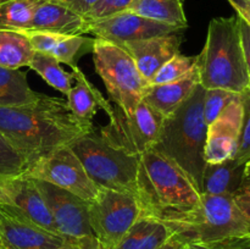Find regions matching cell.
<instances>
[{"instance_id": "cell-1", "label": "cell", "mask_w": 250, "mask_h": 249, "mask_svg": "<svg viewBox=\"0 0 250 249\" xmlns=\"http://www.w3.org/2000/svg\"><path fill=\"white\" fill-rule=\"evenodd\" d=\"M94 129L75 116L67 100L39 93L29 104L0 107V133L26 160L27 166L70 146Z\"/></svg>"}, {"instance_id": "cell-2", "label": "cell", "mask_w": 250, "mask_h": 249, "mask_svg": "<svg viewBox=\"0 0 250 249\" xmlns=\"http://www.w3.org/2000/svg\"><path fill=\"white\" fill-rule=\"evenodd\" d=\"M137 199L142 215L164 224L186 221L200 207V193L189 176L153 149L139 156Z\"/></svg>"}, {"instance_id": "cell-3", "label": "cell", "mask_w": 250, "mask_h": 249, "mask_svg": "<svg viewBox=\"0 0 250 249\" xmlns=\"http://www.w3.org/2000/svg\"><path fill=\"white\" fill-rule=\"evenodd\" d=\"M205 88L198 84L188 99L165 117L151 149L177 164L202 190L208 124L204 117Z\"/></svg>"}, {"instance_id": "cell-4", "label": "cell", "mask_w": 250, "mask_h": 249, "mask_svg": "<svg viewBox=\"0 0 250 249\" xmlns=\"http://www.w3.org/2000/svg\"><path fill=\"white\" fill-rule=\"evenodd\" d=\"M199 82L205 89H226L243 93L249 77L242 45L239 17H216L208 28L202 53L197 55Z\"/></svg>"}, {"instance_id": "cell-5", "label": "cell", "mask_w": 250, "mask_h": 249, "mask_svg": "<svg viewBox=\"0 0 250 249\" xmlns=\"http://www.w3.org/2000/svg\"><path fill=\"white\" fill-rule=\"evenodd\" d=\"M70 148L98 187L137 198L139 156L112 146L95 129L73 142Z\"/></svg>"}, {"instance_id": "cell-6", "label": "cell", "mask_w": 250, "mask_h": 249, "mask_svg": "<svg viewBox=\"0 0 250 249\" xmlns=\"http://www.w3.org/2000/svg\"><path fill=\"white\" fill-rule=\"evenodd\" d=\"M165 225L188 246L250 234L248 221L232 195L200 194V207L189 219Z\"/></svg>"}, {"instance_id": "cell-7", "label": "cell", "mask_w": 250, "mask_h": 249, "mask_svg": "<svg viewBox=\"0 0 250 249\" xmlns=\"http://www.w3.org/2000/svg\"><path fill=\"white\" fill-rule=\"evenodd\" d=\"M93 62L110 98L125 115H131L141 103L148 83L139 73L133 59L122 46L94 38Z\"/></svg>"}, {"instance_id": "cell-8", "label": "cell", "mask_w": 250, "mask_h": 249, "mask_svg": "<svg viewBox=\"0 0 250 249\" xmlns=\"http://www.w3.org/2000/svg\"><path fill=\"white\" fill-rule=\"evenodd\" d=\"M137 198L126 193L100 188L89 202V225L103 249H114L141 217Z\"/></svg>"}, {"instance_id": "cell-9", "label": "cell", "mask_w": 250, "mask_h": 249, "mask_svg": "<svg viewBox=\"0 0 250 249\" xmlns=\"http://www.w3.org/2000/svg\"><path fill=\"white\" fill-rule=\"evenodd\" d=\"M109 119V124L99 129L100 136L115 148L141 156L154 145L165 117L142 99L131 115L114 107Z\"/></svg>"}, {"instance_id": "cell-10", "label": "cell", "mask_w": 250, "mask_h": 249, "mask_svg": "<svg viewBox=\"0 0 250 249\" xmlns=\"http://www.w3.org/2000/svg\"><path fill=\"white\" fill-rule=\"evenodd\" d=\"M22 175L51 183L87 202H92L100 189L90 180L81 160L70 146H63L34 161L27 166Z\"/></svg>"}, {"instance_id": "cell-11", "label": "cell", "mask_w": 250, "mask_h": 249, "mask_svg": "<svg viewBox=\"0 0 250 249\" xmlns=\"http://www.w3.org/2000/svg\"><path fill=\"white\" fill-rule=\"evenodd\" d=\"M34 181L45 199L56 229L61 236L67 238L93 236L89 225V202L51 183Z\"/></svg>"}, {"instance_id": "cell-12", "label": "cell", "mask_w": 250, "mask_h": 249, "mask_svg": "<svg viewBox=\"0 0 250 249\" xmlns=\"http://www.w3.org/2000/svg\"><path fill=\"white\" fill-rule=\"evenodd\" d=\"M67 237L44 229L11 204H0V249H54Z\"/></svg>"}, {"instance_id": "cell-13", "label": "cell", "mask_w": 250, "mask_h": 249, "mask_svg": "<svg viewBox=\"0 0 250 249\" xmlns=\"http://www.w3.org/2000/svg\"><path fill=\"white\" fill-rule=\"evenodd\" d=\"M180 31L183 29L139 16L133 12L124 11L107 19L87 23L85 34H93L95 38L104 39L114 44H122Z\"/></svg>"}, {"instance_id": "cell-14", "label": "cell", "mask_w": 250, "mask_h": 249, "mask_svg": "<svg viewBox=\"0 0 250 249\" xmlns=\"http://www.w3.org/2000/svg\"><path fill=\"white\" fill-rule=\"evenodd\" d=\"M243 124L242 95L225 107L215 121L208 126L205 163L216 164L233 158L238 146Z\"/></svg>"}, {"instance_id": "cell-15", "label": "cell", "mask_w": 250, "mask_h": 249, "mask_svg": "<svg viewBox=\"0 0 250 249\" xmlns=\"http://www.w3.org/2000/svg\"><path fill=\"white\" fill-rule=\"evenodd\" d=\"M183 31L164 34L141 41L117 44L131 55L139 73L146 83H150L159 70L170 59L180 54L183 42Z\"/></svg>"}, {"instance_id": "cell-16", "label": "cell", "mask_w": 250, "mask_h": 249, "mask_svg": "<svg viewBox=\"0 0 250 249\" xmlns=\"http://www.w3.org/2000/svg\"><path fill=\"white\" fill-rule=\"evenodd\" d=\"M85 28L87 22L84 17L55 0H45L37 7L26 31L83 36L85 34Z\"/></svg>"}, {"instance_id": "cell-17", "label": "cell", "mask_w": 250, "mask_h": 249, "mask_svg": "<svg viewBox=\"0 0 250 249\" xmlns=\"http://www.w3.org/2000/svg\"><path fill=\"white\" fill-rule=\"evenodd\" d=\"M34 51L48 54L60 63H66L71 68L77 66V61L83 54L92 53L94 38L83 36H62L46 32L24 31Z\"/></svg>"}, {"instance_id": "cell-18", "label": "cell", "mask_w": 250, "mask_h": 249, "mask_svg": "<svg viewBox=\"0 0 250 249\" xmlns=\"http://www.w3.org/2000/svg\"><path fill=\"white\" fill-rule=\"evenodd\" d=\"M199 82L198 67L183 78L163 84H146L142 99L164 117L172 115L188 99Z\"/></svg>"}, {"instance_id": "cell-19", "label": "cell", "mask_w": 250, "mask_h": 249, "mask_svg": "<svg viewBox=\"0 0 250 249\" xmlns=\"http://www.w3.org/2000/svg\"><path fill=\"white\" fill-rule=\"evenodd\" d=\"M11 205L21 210L31 221L38 225L39 227L60 234L54 224L53 216L46 205L45 199L33 178H29L24 175L15 177Z\"/></svg>"}, {"instance_id": "cell-20", "label": "cell", "mask_w": 250, "mask_h": 249, "mask_svg": "<svg viewBox=\"0 0 250 249\" xmlns=\"http://www.w3.org/2000/svg\"><path fill=\"white\" fill-rule=\"evenodd\" d=\"M72 73L76 84L67 93V104L72 114L85 124H93L92 120L99 107L105 110L109 117L111 116L114 112L112 105L104 99L102 93L85 78L82 71L76 66L72 68Z\"/></svg>"}, {"instance_id": "cell-21", "label": "cell", "mask_w": 250, "mask_h": 249, "mask_svg": "<svg viewBox=\"0 0 250 249\" xmlns=\"http://www.w3.org/2000/svg\"><path fill=\"white\" fill-rule=\"evenodd\" d=\"M246 164L231 158L216 164L207 163L202 177L200 194L232 195L242 185Z\"/></svg>"}, {"instance_id": "cell-22", "label": "cell", "mask_w": 250, "mask_h": 249, "mask_svg": "<svg viewBox=\"0 0 250 249\" xmlns=\"http://www.w3.org/2000/svg\"><path fill=\"white\" fill-rule=\"evenodd\" d=\"M172 236L164 222L141 215L114 249H159Z\"/></svg>"}, {"instance_id": "cell-23", "label": "cell", "mask_w": 250, "mask_h": 249, "mask_svg": "<svg viewBox=\"0 0 250 249\" xmlns=\"http://www.w3.org/2000/svg\"><path fill=\"white\" fill-rule=\"evenodd\" d=\"M127 11L181 29L188 27L185 0H133Z\"/></svg>"}, {"instance_id": "cell-24", "label": "cell", "mask_w": 250, "mask_h": 249, "mask_svg": "<svg viewBox=\"0 0 250 249\" xmlns=\"http://www.w3.org/2000/svg\"><path fill=\"white\" fill-rule=\"evenodd\" d=\"M34 49L28 37L20 31L0 29V66L20 70L29 66Z\"/></svg>"}, {"instance_id": "cell-25", "label": "cell", "mask_w": 250, "mask_h": 249, "mask_svg": "<svg viewBox=\"0 0 250 249\" xmlns=\"http://www.w3.org/2000/svg\"><path fill=\"white\" fill-rule=\"evenodd\" d=\"M38 95L29 87L26 73L0 66V107L29 104Z\"/></svg>"}, {"instance_id": "cell-26", "label": "cell", "mask_w": 250, "mask_h": 249, "mask_svg": "<svg viewBox=\"0 0 250 249\" xmlns=\"http://www.w3.org/2000/svg\"><path fill=\"white\" fill-rule=\"evenodd\" d=\"M43 1L45 0H0V29L26 31Z\"/></svg>"}, {"instance_id": "cell-27", "label": "cell", "mask_w": 250, "mask_h": 249, "mask_svg": "<svg viewBox=\"0 0 250 249\" xmlns=\"http://www.w3.org/2000/svg\"><path fill=\"white\" fill-rule=\"evenodd\" d=\"M28 67L38 73L50 87L62 94L67 95L72 88V81L75 80L73 73H68L62 70L60 62L48 54L36 51Z\"/></svg>"}, {"instance_id": "cell-28", "label": "cell", "mask_w": 250, "mask_h": 249, "mask_svg": "<svg viewBox=\"0 0 250 249\" xmlns=\"http://www.w3.org/2000/svg\"><path fill=\"white\" fill-rule=\"evenodd\" d=\"M195 67H197V56H186L180 53L170 59L156 72V75L148 84H163V83L181 80L192 72Z\"/></svg>"}, {"instance_id": "cell-29", "label": "cell", "mask_w": 250, "mask_h": 249, "mask_svg": "<svg viewBox=\"0 0 250 249\" xmlns=\"http://www.w3.org/2000/svg\"><path fill=\"white\" fill-rule=\"evenodd\" d=\"M23 156L0 133V178L16 177L26 171Z\"/></svg>"}, {"instance_id": "cell-30", "label": "cell", "mask_w": 250, "mask_h": 249, "mask_svg": "<svg viewBox=\"0 0 250 249\" xmlns=\"http://www.w3.org/2000/svg\"><path fill=\"white\" fill-rule=\"evenodd\" d=\"M238 97V93L229 92V90L226 89H220V88L205 89L203 109H204V117L208 126L217 119V116L224 111L227 105L231 104Z\"/></svg>"}, {"instance_id": "cell-31", "label": "cell", "mask_w": 250, "mask_h": 249, "mask_svg": "<svg viewBox=\"0 0 250 249\" xmlns=\"http://www.w3.org/2000/svg\"><path fill=\"white\" fill-rule=\"evenodd\" d=\"M243 103V124H242L241 136H239L238 146L233 158L241 163L247 164L250 160V89L241 93Z\"/></svg>"}, {"instance_id": "cell-32", "label": "cell", "mask_w": 250, "mask_h": 249, "mask_svg": "<svg viewBox=\"0 0 250 249\" xmlns=\"http://www.w3.org/2000/svg\"><path fill=\"white\" fill-rule=\"evenodd\" d=\"M132 1L133 0H99L83 17L87 23L107 19L120 12L127 11Z\"/></svg>"}, {"instance_id": "cell-33", "label": "cell", "mask_w": 250, "mask_h": 249, "mask_svg": "<svg viewBox=\"0 0 250 249\" xmlns=\"http://www.w3.org/2000/svg\"><path fill=\"white\" fill-rule=\"evenodd\" d=\"M192 249H250V234L229 237L216 242L203 244H189Z\"/></svg>"}, {"instance_id": "cell-34", "label": "cell", "mask_w": 250, "mask_h": 249, "mask_svg": "<svg viewBox=\"0 0 250 249\" xmlns=\"http://www.w3.org/2000/svg\"><path fill=\"white\" fill-rule=\"evenodd\" d=\"M54 249H103L98 239L93 236L68 238L62 246Z\"/></svg>"}, {"instance_id": "cell-35", "label": "cell", "mask_w": 250, "mask_h": 249, "mask_svg": "<svg viewBox=\"0 0 250 249\" xmlns=\"http://www.w3.org/2000/svg\"><path fill=\"white\" fill-rule=\"evenodd\" d=\"M237 204H250V160L247 161L243 181L238 192L234 194Z\"/></svg>"}, {"instance_id": "cell-36", "label": "cell", "mask_w": 250, "mask_h": 249, "mask_svg": "<svg viewBox=\"0 0 250 249\" xmlns=\"http://www.w3.org/2000/svg\"><path fill=\"white\" fill-rule=\"evenodd\" d=\"M237 16H238V15H237ZM239 29H241L242 45H243L244 59H246L247 71H248V77H249L248 88L250 89V26L246 21H244V20H242L241 17H239Z\"/></svg>"}, {"instance_id": "cell-37", "label": "cell", "mask_w": 250, "mask_h": 249, "mask_svg": "<svg viewBox=\"0 0 250 249\" xmlns=\"http://www.w3.org/2000/svg\"><path fill=\"white\" fill-rule=\"evenodd\" d=\"M55 1L68 7L72 11H75L76 14L84 16L99 0H55Z\"/></svg>"}, {"instance_id": "cell-38", "label": "cell", "mask_w": 250, "mask_h": 249, "mask_svg": "<svg viewBox=\"0 0 250 249\" xmlns=\"http://www.w3.org/2000/svg\"><path fill=\"white\" fill-rule=\"evenodd\" d=\"M14 180L15 177L0 178V204H11L12 203Z\"/></svg>"}, {"instance_id": "cell-39", "label": "cell", "mask_w": 250, "mask_h": 249, "mask_svg": "<svg viewBox=\"0 0 250 249\" xmlns=\"http://www.w3.org/2000/svg\"><path fill=\"white\" fill-rule=\"evenodd\" d=\"M242 20L250 26V1L247 0H227Z\"/></svg>"}, {"instance_id": "cell-40", "label": "cell", "mask_w": 250, "mask_h": 249, "mask_svg": "<svg viewBox=\"0 0 250 249\" xmlns=\"http://www.w3.org/2000/svg\"><path fill=\"white\" fill-rule=\"evenodd\" d=\"M183 246H185V243H183L181 239H178L177 237L173 234V236L171 237V238L168 239V241L166 242L164 246H161L159 249H182Z\"/></svg>"}, {"instance_id": "cell-41", "label": "cell", "mask_w": 250, "mask_h": 249, "mask_svg": "<svg viewBox=\"0 0 250 249\" xmlns=\"http://www.w3.org/2000/svg\"><path fill=\"white\" fill-rule=\"evenodd\" d=\"M239 208H241L242 212L244 214V216H246L247 221H248L249 224V229H250V204H238Z\"/></svg>"}, {"instance_id": "cell-42", "label": "cell", "mask_w": 250, "mask_h": 249, "mask_svg": "<svg viewBox=\"0 0 250 249\" xmlns=\"http://www.w3.org/2000/svg\"><path fill=\"white\" fill-rule=\"evenodd\" d=\"M182 249H192V248H190V247L188 246V244H185V246H183V248H182Z\"/></svg>"}, {"instance_id": "cell-43", "label": "cell", "mask_w": 250, "mask_h": 249, "mask_svg": "<svg viewBox=\"0 0 250 249\" xmlns=\"http://www.w3.org/2000/svg\"><path fill=\"white\" fill-rule=\"evenodd\" d=\"M247 1H250V0H247Z\"/></svg>"}]
</instances>
